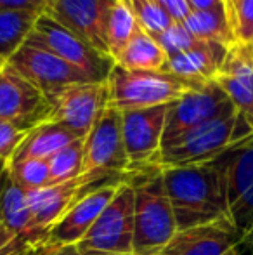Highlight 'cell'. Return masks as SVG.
Wrapping results in <instances>:
<instances>
[{"mask_svg":"<svg viewBox=\"0 0 253 255\" xmlns=\"http://www.w3.org/2000/svg\"><path fill=\"white\" fill-rule=\"evenodd\" d=\"M179 231L227 221L226 186L219 161L162 168Z\"/></svg>","mask_w":253,"mask_h":255,"instance_id":"cell-1","label":"cell"},{"mask_svg":"<svg viewBox=\"0 0 253 255\" xmlns=\"http://www.w3.org/2000/svg\"><path fill=\"white\" fill-rule=\"evenodd\" d=\"M122 179L134 189V255H153L179 233L162 167L132 168Z\"/></svg>","mask_w":253,"mask_h":255,"instance_id":"cell-2","label":"cell"},{"mask_svg":"<svg viewBox=\"0 0 253 255\" xmlns=\"http://www.w3.org/2000/svg\"><path fill=\"white\" fill-rule=\"evenodd\" d=\"M250 137H253V125L245 115L236 111L229 117L199 125L163 144L156 165L167 168L212 161Z\"/></svg>","mask_w":253,"mask_h":255,"instance_id":"cell-3","label":"cell"},{"mask_svg":"<svg viewBox=\"0 0 253 255\" xmlns=\"http://www.w3.org/2000/svg\"><path fill=\"white\" fill-rule=\"evenodd\" d=\"M201 84L205 82H192L165 70H123L115 66L108 77L109 108L127 111L172 104Z\"/></svg>","mask_w":253,"mask_h":255,"instance_id":"cell-4","label":"cell"},{"mask_svg":"<svg viewBox=\"0 0 253 255\" xmlns=\"http://www.w3.org/2000/svg\"><path fill=\"white\" fill-rule=\"evenodd\" d=\"M224 174L227 221L240 247H253V137L215 158Z\"/></svg>","mask_w":253,"mask_h":255,"instance_id":"cell-5","label":"cell"},{"mask_svg":"<svg viewBox=\"0 0 253 255\" xmlns=\"http://www.w3.org/2000/svg\"><path fill=\"white\" fill-rule=\"evenodd\" d=\"M24 44L40 47L44 51L61 57L63 61L80 68L82 71L94 78L95 82L108 80L109 73L115 68V61L95 51L92 45L84 42L80 37L63 26L51 14L44 12L38 16L33 31Z\"/></svg>","mask_w":253,"mask_h":255,"instance_id":"cell-6","label":"cell"},{"mask_svg":"<svg viewBox=\"0 0 253 255\" xmlns=\"http://www.w3.org/2000/svg\"><path fill=\"white\" fill-rule=\"evenodd\" d=\"M75 245L106 255H134V189L128 182L122 179L115 198Z\"/></svg>","mask_w":253,"mask_h":255,"instance_id":"cell-7","label":"cell"},{"mask_svg":"<svg viewBox=\"0 0 253 255\" xmlns=\"http://www.w3.org/2000/svg\"><path fill=\"white\" fill-rule=\"evenodd\" d=\"M49 101L47 120L70 128L77 137L85 139L106 108H109L108 80L73 84L56 92Z\"/></svg>","mask_w":253,"mask_h":255,"instance_id":"cell-8","label":"cell"},{"mask_svg":"<svg viewBox=\"0 0 253 255\" xmlns=\"http://www.w3.org/2000/svg\"><path fill=\"white\" fill-rule=\"evenodd\" d=\"M130 170L122 130V113L106 108L92 130L84 139L82 175L116 177Z\"/></svg>","mask_w":253,"mask_h":255,"instance_id":"cell-9","label":"cell"},{"mask_svg":"<svg viewBox=\"0 0 253 255\" xmlns=\"http://www.w3.org/2000/svg\"><path fill=\"white\" fill-rule=\"evenodd\" d=\"M233 113H236V108L226 92L213 80L205 82L169 106L165 130H163V144L180 137L199 125H205L217 118L229 117Z\"/></svg>","mask_w":253,"mask_h":255,"instance_id":"cell-10","label":"cell"},{"mask_svg":"<svg viewBox=\"0 0 253 255\" xmlns=\"http://www.w3.org/2000/svg\"><path fill=\"white\" fill-rule=\"evenodd\" d=\"M7 63L16 71H19L28 82H31L47 99L68 85L95 82L80 68L66 63L61 57L44 49L28 44L17 49Z\"/></svg>","mask_w":253,"mask_h":255,"instance_id":"cell-11","label":"cell"},{"mask_svg":"<svg viewBox=\"0 0 253 255\" xmlns=\"http://www.w3.org/2000/svg\"><path fill=\"white\" fill-rule=\"evenodd\" d=\"M170 104L141 110H127L122 113V130L127 156L132 168L156 165L162 151L163 130Z\"/></svg>","mask_w":253,"mask_h":255,"instance_id":"cell-12","label":"cell"},{"mask_svg":"<svg viewBox=\"0 0 253 255\" xmlns=\"http://www.w3.org/2000/svg\"><path fill=\"white\" fill-rule=\"evenodd\" d=\"M49 101L9 63L0 71V120L31 130L47 120Z\"/></svg>","mask_w":253,"mask_h":255,"instance_id":"cell-13","label":"cell"},{"mask_svg":"<svg viewBox=\"0 0 253 255\" xmlns=\"http://www.w3.org/2000/svg\"><path fill=\"white\" fill-rule=\"evenodd\" d=\"M113 0H52L47 14L77 37L109 57L106 28Z\"/></svg>","mask_w":253,"mask_h":255,"instance_id":"cell-14","label":"cell"},{"mask_svg":"<svg viewBox=\"0 0 253 255\" xmlns=\"http://www.w3.org/2000/svg\"><path fill=\"white\" fill-rule=\"evenodd\" d=\"M120 184H122V179L88 189L51 226L49 243L59 249V247L75 245L80 242L88 233V229L94 226L102 210L115 198Z\"/></svg>","mask_w":253,"mask_h":255,"instance_id":"cell-15","label":"cell"},{"mask_svg":"<svg viewBox=\"0 0 253 255\" xmlns=\"http://www.w3.org/2000/svg\"><path fill=\"white\" fill-rule=\"evenodd\" d=\"M234 104L236 111L250 120L253 125V44L252 42H234L224 57L215 78Z\"/></svg>","mask_w":253,"mask_h":255,"instance_id":"cell-16","label":"cell"},{"mask_svg":"<svg viewBox=\"0 0 253 255\" xmlns=\"http://www.w3.org/2000/svg\"><path fill=\"white\" fill-rule=\"evenodd\" d=\"M153 255H240V240L229 221L179 231Z\"/></svg>","mask_w":253,"mask_h":255,"instance_id":"cell-17","label":"cell"},{"mask_svg":"<svg viewBox=\"0 0 253 255\" xmlns=\"http://www.w3.org/2000/svg\"><path fill=\"white\" fill-rule=\"evenodd\" d=\"M0 212H2L3 228L12 233L16 238H21L37 250H49V252L58 250L49 243V231L40 229L35 222L30 205L26 202V193L10 179L7 168L3 175L2 191H0Z\"/></svg>","mask_w":253,"mask_h":255,"instance_id":"cell-18","label":"cell"},{"mask_svg":"<svg viewBox=\"0 0 253 255\" xmlns=\"http://www.w3.org/2000/svg\"><path fill=\"white\" fill-rule=\"evenodd\" d=\"M106 177H99V175H82V177H77L73 181L49 186V188L24 191L26 193V202L30 205V210L38 228L49 231L51 226L61 217L64 212H68L71 205L87 193L85 189L97 188V186H94L95 182H101Z\"/></svg>","mask_w":253,"mask_h":255,"instance_id":"cell-19","label":"cell"},{"mask_svg":"<svg viewBox=\"0 0 253 255\" xmlns=\"http://www.w3.org/2000/svg\"><path fill=\"white\" fill-rule=\"evenodd\" d=\"M227 49L217 42H199L189 51L169 57L167 71L192 82H210L222 66Z\"/></svg>","mask_w":253,"mask_h":255,"instance_id":"cell-20","label":"cell"},{"mask_svg":"<svg viewBox=\"0 0 253 255\" xmlns=\"http://www.w3.org/2000/svg\"><path fill=\"white\" fill-rule=\"evenodd\" d=\"M78 139L80 137H77L70 128L63 127L61 124L45 120L28 132L26 139L23 141V144L19 146V149H17L10 161L26 160V158L49 160L59 149L66 148L68 144L78 141Z\"/></svg>","mask_w":253,"mask_h":255,"instance_id":"cell-21","label":"cell"},{"mask_svg":"<svg viewBox=\"0 0 253 255\" xmlns=\"http://www.w3.org/2000/svg\"><path fill=\"white\" fill-rule=\"evenodd\" d=\"M169 56L160 44L142 28L130 40V44L123 49V52L116 57L115 66L123 70H148V71H167Z\"/></svg>","mask_w":253,"mask_h":255,"instance_id":"cell-22","label":"cell"},{"mask_svg":"<svg viewBox=\"0 0 253 255\" xmlns=\"http://www.w3.org/2000/svg\"><path fill=\"white\" fill-rule=\"evenodd\" d=\"M182 24L198 40L217 42L226 47H231L236 42L233 24L224 7L212 10H192Z\"/></svg>","mask_w":253,"mask_h":255,"instance_id":"cell-23","label":"cell"},{"mask_svg":"<svg viewBox=\"0 0 253 255\" xmlns=\"http://www.w3.org/2000/svg\"><path fill=\"white\" fill-rule=\"evenodd\" d=\"M38 16L40 12L31 10H0V59L9 61L17 49L23 47Z\"/></svg>","mask_w":253,"mask_h":255,"instance_id":"cell-24","label":"cell"},{"mask_svg":"<svg viewBox=\"0 0 253 255\" xmlns=\"http://www.w3.org/2000/svg\"><path fill=\"white\" fill-rule=\"evenodd\" d=\"M137 17L130 7L128 0H116L111 7L106 28V44H108V54L113 61L123 52V49L130 44L134 35L139 30Z\"/></svg>","mask_w":253,"mask_h":255,"instance_id":"cell-25","label":"cell"},{"mask_svg":"<svg viewBox=\"0 0 253 255\" xmlns=\"http://www.w3.org/2000/svg\"><path fill=\"white\" fill-rule=\"evenodd\" d=\"M47 161L52 177V186L82 177V168H84V139H78V141L68 144L66 148L59 149Z\"/></svg>","mask_w":253,"mask_h":255,"instance_id":"cell-26","label":"cell"},{"mask_svg":"<svg viewBox=\"0 0 253 255\" xmlns=\"http://www.w3.org/2000/svg\"><path fill=\"white\" fill-rule=\"evenodd\" d=\"M7 172L10 179L16 184H19L24 191L31 189H42L52 186L51 170H49L47 160H38V158H26V160H17L7 163Z\"/></svg>","mask_w":253,"mask_h":255,"instance_id":"cell-27","label":"cell"},{"mask_svg":"<svg viewBox=\"0 0 253 255\" xmlns=\"http://www.w3.org/2000/svg\"><path fill=\"white\" fill-rule=\"evenodd\" d=\"M128 2L137 17L139 26L148 31L151 37L163 33L175 24L156 0H128Z\"/></svg>","mask_w":253,"mask_h":255,"instance_id":"cell-28","label":"cell"},{"mask_svg":"<svg viewBox=\"0 0 253 255\" xmlns=\"http://www.w3.org/2000/svg\"><path fill=\"white\" fill-rule=\"evenodd\" d=\"M153 38L158 42L160 47L165 51V54L169 57L177 56V54H180L184 51H189V49L196 47L199 42H203L192 37L189 31L186 30L184 24H177V23L173 24V26H170L167 31H163V33L156 35V37H153Z\"/></svg>","mask_w":253,"mask_h":255,"instance_id":"cell-29","label":"cell"},{"mask_svg":"<svg viewBox=\"0 0 253 255\" xmlns=\"http://www.w3.org/2000/svg\"><path fill=\"white\" fill-rule=\"evenodd\" d=\"M28 132L30 130H24V128L10 124V122L0 120V160L9 163L19 149V146L23 144V141L26 139Z\"/></svg>","mask_w":253,"mask_h":255,"instance_id":"cell-30","label":"cell"},{"mask_svg":"<svg viewBox=\"0 0 253 255\" xmlns=\"http://www.w3.org/2000/svg\"><path fill=\"white\" fill-rule=\"evenodd\" d=\"M234 37L238 42L253 40V0H236V5H234Z\"/></svg>","mask_w":253,"mask_h":255,"instance_id":"cell-31","label":"cell"},{"mask_svg":"<svg viewBox=\"0 0 253 255\" xmlns=\"http://www.w3.org/2000/svg\"><path fill=\"white\" fill-rule=\"evenodd\" d=\"M162 9L170 16V19L177 24H182L192 12L187 0H156Z\"/></svg>","mask_w":253,"mask_h":255,"instance_id":"cell-32","label":"cell"},{"mask_svg":"<svg viewBox=\"0 0 253 255\" xmlns=\"http://www.w3.org/2000/svg\"><path fill=\"white\" fill-rule=\"evenodd\" d=\"M0 10H31V12H47V0H0Z\"/></svg>","mask_w":253,"mask_h":255,"instance_id":"cell-33","label":"cell"},{"mask_svg":"<svg viewBox=\"0 0 253 255\" xmlns=\"http://www.w3.org/2000/svg\"><path fill=\"white\" fill-rule=\"evenodd\" d=\"M26 250H37V249L30 247L26 242H23L21 238H16L12 243H10V245L3 247V249L0 250V255H16V254H19V252H26ZM37 252H42V254H45V255H52V252H49V250H37Z\"/></svg>","mask_w":253,"mask_h":255,"instance_id":"cell-34","label":"cell"},{"mask_svg":"<svg viewBox=\"0 0 253 255\" xmlns=\"http://www.w3.org/2000/svg\"><path fill=\"white\" fill-rule=\"evenodd\" d=\"M189 2L191 10H212V9H219L224 7V0H187Z\"/></svg>","mask_w":253,"mask_h":255,"instance_id":"cell-35","label":"cell"},{"mask_svg":"<svg viewBox=\"0 0 253 255\" xmlns=\"http://www.w3.org/2000/svg\"><path fill=\"white\" fill-rule=\"evenodd\" d=\"M16 240V236L12 235V233H9L7 231L3 226H0V250L3 249V247H7V245H10V243Z\"/></svg>","mask_w":253,"mask_h":255,"instance_id":"cell-36","label":"cell"},{"mask_svg":"<svg viewBox=\"0 0 253 255\" xmlns=\"http://www.w3.org/2000/svg\"><path fill=\"white\" fill-rule=\"evenodd\" d=\"M16 255H45V254L37 252V250H26V252H19V254H16Z\"/></svg>","mask_w":253,"mask_h":255,"instance_id":"cell-37","label":"cell"},{"mask_svg":"<svg viewBox=\"0 0 253 255\" xmlns=\"http://www.w3.org/2000/svg\"><path fill=\"white\" fill-rule=\"evenodd\" d=\"M3 175H5V168H3V172L0 174V191H2V182H3ZM0 226H3L2 224V212H0Z\"/></svg>","mask_w":253,"mask_h":255,"instance_id":"cell-38","label":"cell"},{"mask_svg":"<svg viewBox=\"0 0 253 255\" xmlns=\"http://www.w3.org/2000/svg\"><path fill=\"white\" fill-rule=\"evenodd\" d=\"M5 161H3V160H0V174H2V172H3V168H5Z\"/></svg>","mask_w":253,"mask_h":255,"instance_id":"cell-39","label":"cell"},{"mask_svg":"<svg viewBox=\"0 0 253 255\" xmlns=\"http://www.w3.org/2000/svg\"><path fill=\"white\" fill-rule=\"evenodd\" d=\"M5 64H7V61H5V59H0V71H2V68L5 66Z\"/></svg>","mask_w":253,"mask_h":255,"instance_id":"cell-40","label":"cell"},{"mask_svg":"<svg viewBox=\"0 0 253 255\" xmlns=\"http://www.w3.org/2000/svg\"><path fill=\"white\" fill-rule=\"evenodd\" d=\"M47 2H49V5H51V2H52V0H47Z\"/></svg>","mask_w":253,"mask_h":255,"instance_id":"cell-41","label":"cell"},{"mask_svg":"<svg viewBox=\"0 0 253 255\" xmlns=\"http://www.w3.org/2000/svg\"><path fill=\"white\" fill-rule=\"evenodd\" d=\"M113 2H116V0H113Z\"/></svg>","mask_w":253,"mask_h":255,"instance_id":"cell-42","label":"cell"},{"mask_svg":"<svg viewBox=\"0 0 253 255\" xmlns=\"http://www.w3.org/2000/svg\"><path fill=\"white\" fill-rule=\"evenodd\" d=\"M252 44H253V40H252Z\"/></svg>","mask_w":253,"mask_h":255,"instance_id":"cell-43","label":"cell"}]
</instances>
